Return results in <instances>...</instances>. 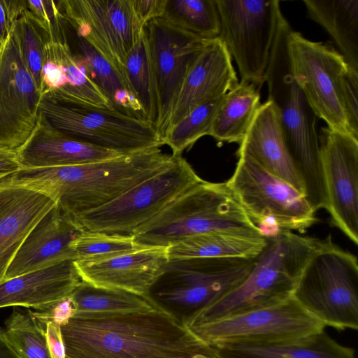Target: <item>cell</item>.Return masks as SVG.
Here are the masks:
<instances>
[{
  "mask_svg": "<svg viewBox=\"0 0 358 358\" xmlns=\"http://www.w3.org/2000/svg\"><path fill=\"white\" fill-rule=\"evenodd\" d=\"M66 358H218L167 311L71 317L61 327Z\"/></svg>",
  "mask_w": 358,
  "mask_h": 358,
  "instance_id": "obj_1",
  "label": "cell"
},
{
  "mask_svg": "<svg viewBox=\"0 0 358 358\" xmlns=\"http://www.w3.org/2000/svg\"><path fill=\"white\" fill-rule=\"evenodd\" d=\"M174 155L154 148L88 164L23 168L1 180L52 196L75 219L116 199L167 167Z\"/></svg>",
  "mask_w": 358,
  "mask_h": 358,
  "instance_id": "obj_2",
  "label": "cell"
},
{
  "mask_svg": "<svg viewBox=\"0 0 358 358\" xmlns=\"http://www.w3.org/2000/svg\"><path fill=\"white\" fill-rule=\"evenodd\" d=\"M292 29L281 15L271 49L264 82L273 104L282 135L293 165L303 183L305 196L317 210L327 208L317 116L293 76L287 38Z\"/></svg>",
  "mask_w": 358,
  "mask_h": 358,
  "instance_id": "obj_3",
  "label": "cell"
},
{
  "mask_svg": "<svg viewBox=\"0 0 358 358\" xmlns=\"http://www.w3.org/2000/svg\"><path fill=\"white\" fill-rule=\"evenodd\" d=\"M266 245L255 258L245 279L235 289L198 313L192 327L231 315L268 308L292 297L300 275L310 258L329 239L280 231L264 236Z\"/></svg>",
  "mask_w": 358,
  "mask_h": 358,
  "instance_id": "obj_4",
  "label": "cell"
},
{
  "mask_svg": "<svg viewBox=\"0 0 358 358\" xmlns=\"http://www.w3.org/2000/svg\"><path fill=\"white\" fill-rule=\"evenodd\" d=\"M287 47L294 80L317 117L358 138V72L329 43L310 41L292 29Z\"/></svg>",
  "mask_w": 358,
  "mask_h": 358,
  "instance_id": "obj_5",
  "label": "cell"
},
{
  "mask_svg": "<svg viewBox=\"0 0 358 358\" xmlns=\"http://www.w3.org/2000/svg\"><path fill=\"white\" fill-rule=\"evenodd\" d=\"M210 232L264 236L226 182L202 180L180 194L133 235L140 247L167 248Z\"/></svg>",
  "mask_w": 358,
  "mask_h": 358,
  "instance_id": "obj_6",
  "label": "cell"
},
{
  "mask_svg": "<svg viewBox=\"0 0 358 358\" xmlns=\"http://www.w3.org/2000/svg\"><path fill=\"white\" fill-rule=\"evenodd\" d=\"M254 259H170L162 266L145 296L187 327L200 312L238 287Z\"/></svg>",
  "mask_w": 358,
  "mask_h": 358,
  "instance_id": "obj_7",
  "label": "cell"
},
{
  "mask_svg": "<svg viewBox=\"0 0 358 358\" xmlns=\"http://www.w3.org/2000/svg\"><path fill=\"white\" fill-rule=\"evenodd\" d=\"M292 297L325 327L358 329V262L329 236L304 266Z\"/></svg>",
  "mask_w": 358,
  "mask_h": 358,
  "instance_id": "obj_8",
  "label": "cell"
},
{
  "mask_svg": "<svg viewBox=\"0 0 358 358\" xmlns=\"http://www.w3.org/2000/svg\"><path fill=\"white\" fill-rule=\"evenodd\" d=\"M203 180L181 155L165 169L134 185L110 202L75 221L85 230L133 235L183 192Z\"/></svg>",
  "mask_w": 358,
  "mask_h": 358,
  "instance_id": "obj_9",
  "label": "cell"
},
{
  "mask_svg": "<svg viewBox=\"0 0 358 358\" xmlns=\"http://www.w3.org/2000/svg\"><path fill=\"white\" fill-rule=\"evenodd\" d=\"M226 182L264 236L280 231L303 232L317 220L303 193L246 157H238Z\"/></svg>",
  "mask_w": 358,
  "mask_h": 358,
  "instance_id": "obj_10",
  "label": "cell"
},
{
  "mask_svg": "<svg viewBox=\"0 0 358 358\" xmlns=\"http://www.w3.org/2000/svg\"><path fill=\"white\" fill-rule=\"evenodd\" d=\"M220 30L218 38L235 59L241 81L259 87L265 73L281 15L278 0H216Z\"/></svg>",
  "mask_w": 358,
  "mask_h": 358,
  "instance_id": "obj_11",
  "label": "cell"
},
{
  "mask_svg": "<svg viewBox=\"0 0 358 358\" xmlns=\"http://www.w3.org/2000/svg\"><path fill=\"white\" fill-rule=\"evenodd\" d=\"M39 111L58 131L122 155L164 145L152 123L116 110L67 105L43 96Z\"/></svg>",
  "mask_w": 358,
  "mask_h": 358,
  "instance_id": "obj_12",
  "label": "cell"
},
{
  "mask_svg": "<svg viewBox=\"0 0 358 358\" xmlns=\"http://www.w3.org/2000/svg\"><path fill=\"white\" fill-rule=\"evenodd\" d=\"M325 325L293 297L277 305L196 325L189 329L212 347L227 343H267L296 340Z\"/></svg>",
  "mask_w": 358,
  "mask_h": 358,
  "instance_id": "obj_13",
  "label": "cell"
},
{
  "mask_svg": "<svg viewBox=\"0 0 358 358\" xmlns=\"http://www.w3.org/2000/svg\"><path fill=\"white\" fill-rule=\"evenodd\" d=\"M57 2L62 18L113 66L130 87L125 57L145 29L135 14L131 0Z\"/></svg>",
  "mask_w": 358,
  "mask_h": 358,
  "instance_id": "obj_14",
  "label": "cell"
},
{
  "mask_svg": "<svg viewBox=\"0 0 358 358\" xmlns=\"http://www.w3.org/2000/svg\"><path fill=\"white\" fill-rule=\"evenodd\" d=\"M42 95L23 57L16 22L0 48V147L16 151L33 131Z\"/></svg>",
  "mask_w": 358,
  "mask_h": 358,
  "instance_id": "obj_15",
  "label": "cell"
},
{
  "mask_svg": "<svg viewBox=\"0 0 358 358\" xmlns=\"http://www.w3.org/2000/svg\"><path fill=\"white\" fill-rule=\"evenodd\" d=\"M145 30L157 97V116L155 127L162 138L184 80L210 39L199 38L161 17L150 21Z\"/></svg>",
  "mask_w": 358,
  "mask_h": 358,
  "instance_id": "obj_16",
  "label": "cell"
},
{
  "mask_svg": "<svg viewBox=\"0 0 358 358\" xmlns=\"http://www.w3.org/2000/svg\"><path fill=\"white\" fill-rule=\"evenodd\" d=\"M327 210L331 224L358 243V138L322 127L318 134Z\"/></svg>",
  "mask_w": 358,
  "mask_h": 358,
  "instance_id": "obj_17",
  "label": "cell"
},
{
  "mask_svg": "<svg viewBox=\"0 0 358 358\" xmlns=\"http://www.w3.org/2000/svg\"><path fill=\"white\" fill-rule=\"evenodd\" d=\"M238 83L225 44L218 37L209 40L184 80L166 131L194 108L224 95Z\"/></svg>",
  "mask_w": 358,
  "mask_h": 358,
  "instance_id": "obj_18",
  "label": "cell"
},
{
  "mask_svg": "<svg viewBox=\"0 0 358 358\" xmlns=\"http://www.w3.org/2000/svg\"><path fill=\"white\" fill-rule=\"evenodd\" d=\"M84 231L56 203L27 236L3 281L62 261H74L71 244Z\"/></svg>",
  "mask_w": 358,
  "mask_h": 358,
  "instance_id": "obj_19",
  "label": "cell"
},
{
  "mask_svg": "<svg viewBox=\"0 0 358 358\" xmlns=\"http://www.w3.org/2000/svg\"><path fill=\"white\" fill-rule=\"evenodd\" d=\"M166 248H144L106 260L75 261L82 281L94 287L145 296L167 261Z\"/></svg>",
  "mask_w": 358,
  "mask_h": 358,
  "instance_id": "obj_20",
  "label": "cell"
},
{
  "mask_svg": "<svg viewBox=\"0 0 358 358\" xmlns=\"http://www.w3.org/2000/svg\"><path fill=\"white\" fill-rule=\"evenodd\" d=\"M16 152L24 168L79 165L122 155L58 131L40 111L30 136Z\"/></svg>",
  "mask_w": 358,
  "mask_h": 358,
  "instance_id": "obj_21",
  "label": "cell"
},
{
  "mask_svg": "<svg viewBox=\"0 0 358 358\" xmlns=\"http://www.w3.org/2000/svg\"><path fill=\"white\" fill-rule=\"evenodd\" d=\"M56 203L35 189L0 185V283L27 236Z\"/></svg>",
  "mask_w": 358,
  "mask_h": 358,
  "instance_id": "obj_22",
  "label": "cell"
},
{
  "mask_svg": "<svg viewBox=\"0 0 358 358\" xmlns=\"http://www.w3.org/2000/svg\"><path fill=\"white\" fill-rule=\"evenodd\" d=\"M73 260H64L0 283V308L42 310L68 297L80 282Z\"/></svg>",
  "mask_w": 358,
  "mask_h": 358,
  "instance_id": "obj_23",
  "label": "cell"
},
{
  "mask_svg": "<svg viewBox=\"0 0 358 358\" xmlns=\"http://www.w3.org/2000/svg\"><path fill=\"white\" fill-rule=\"evenodd\" d=\"M238 145V157L243 156L252 159L268 173L304 194L303 183L287 151L272 102L266 100L261 104Z\"/></svg>",
  "mask_w": 358,
  "mask_h": 358,
  "instance_id": "obj_24",
  "label": "cell"
},
{
  "mask_svg": "<svg viewBox=\"0 0 358 358\" xmlns=\"http://www.w3.org/2000/svg\"><path fill=\"white\" fill-rule=\"evenodd\" d=\"M215 348L218 358H355L353 348L338 343L324 330L292 341L227 343Z\"/></svg>",
  "mask_w": 358,
  "mask_h": 358,
  "instance_id": "obj_25",
  "label": "cell"
},
{
  "mask_svg": "<svg viewBox=\"0 0 358 358\" xmlns=\"http://www.w3.org/2000/svg\"><path fill=\"white\" fill-rule=\"evenodd\" d=\"M62 21L64 40L71 50L82 58L92 80L110 100L113 108L145 120L136 97L118 72L63 18Z\"/></svg>",
  "mask_w": 358,
  "mask_h": 358,
  "instance_id": "obj_26",
  "label": "cell"
},
{
  "mask_svg": "<svg viewBox=\"0 0 358 358\" xmlns=\"http://www.w3.org/2000/svg\"><path fill=\"white\" fill-rule=\"evenodd\" d=\"M44 52L60 65L65 86L59 92L43 96L67 105L115 110L92 80L82 58L71 50L65 40L63 42L48 41Z\"/></svg>",
  "mask_w": 358,
  "mask_h": 358,
  "instance_id": "obj_27",
  "label": "cell"
},
{
  "mask_svg": "<svg viewBox=\"0 0 358 358\" xmlns=\"http://www.w3.org/2000/svg\"><path fill=\"white\" fill-rule=\"evenodd\" d=\"M308 17L335 41L349 66L358 72V0H303Z\"/></svg>",
  "mask_w": 358,
  "mask_h": 358,
  "instance_id": "obj_28",
  "label": "cell"
},
{
  "mask_svg": "<svg viewBox=\"0 0 358 358\" xmlns=\"http://www.w3.org/2000/svg\"><path fill=\"white\" fill-rule=\"evenodd\" d=\"M260 88L255 84L241 81L225 94L209 135L218 144L241 142L262 104Z\"/></svg>",
  "mask_w": 358,
  "mask_h": 358,
  "instance_id": "obj_29",
  "label": "cell"
},
{
  "mask_svg": "<svg viewBox=\"0 0 358 358\" xmlns=\"http://www.w3.org/2000/svg\"><path fill=\"white\" fill-rule=\"evenodd\" d=\"M266 243L264 236L210 232L192 236L166 248L167 257L217 258L241 257L254 259Z\"/></svg>",
  "mask_w": 358,
  "mask_h": 358,
  "instance_id": "obj_30",
  "label": "cell"
},
{
  "mask_svg": "<svg viewBox=\"0 0 358 358\" xmlns=\"http://www.w3.org/2000/svg\"><path fill=\"white\" fill-rule=\"evenodd\" d=\"M70 297L75 307L73 317H76L131 313L157 307L145 296L96 287L82 280Z\"/></svg>",
  "mask_w": 358,
  "mask_h": 358,
  "instance_id": "obj_31",
  "label": "cell"
},
{
  "mask_svg": "<svg viewBox=\"0 0 358 358\" xmlns=\"http://www.w3.org/2000/svg\"><path fill=\"white\" fill-rule=\"evenodd\" d=\"M125 71L130 87L141 107L144 119L155 125L157 116V97L145 29L126 55Z\"/></svg>",
  "mask_w": 358,
  "mask_h": 358,
  "instance_id": "obj_32",
  "label": "cell"
},
{
  "mask_svg": "<svg viewBox=\"0 0 358 358\" xmlns=\"http://www.w3.org/2000/svg\"><path fill=\"white\" fill-rule=\"evenodd\" d=\"M161 18L203 39H213L220 34L216 0H166Z\"/></svg>",
  "mask_w": 358,
  "mask_h": 358,
  "instance_id": "obj_33",
  "label": "cell"
},
{
  "mask_svg": "<svg viewBox=\"0 0 358 358\" xmlns=\"http://www.w3.org/2000/svg\"><path fill=\"white\" fill-rule=\"evenodd\" d=\"M224 95L196 107L167 130L162 141L164 145L171 148V155H181L200 138L210 135L214 117Z\"/></svg>",
  "mask_w": 358,
  "mask_h": 358,
  "instance_id": "obj_34",
  "label": "cell"
},
{
  "mask_svg": "<svg viewBox=\"0 0 358 358\" xmlns=\"http://www.w3.org/2000/svg\"><path fill=\"white\" fill-rule=\"evenodd\" d=\"M75 261L94 262L130 253L143 248L131 235L108 234L85 231L71 244Z\"/></svg>",
  "mask_w": 358,
  "mask_h": 358,
  "instance_id": "obj_35",
  "label": "cell"
},
{
  "mask_svg": "<svg viewBox=\"0 0 358 358\" xmlns=\"http://www.w3.org/2000/svg\"><path fill=\"white\" fill-rule=\"evenodd\" d=\"M5 324L8 339L22 358H50L44 329L29 311L14 308Z\"/></svg>",
  "mask_w": 358,
  "mask_h": 358,
  "instance_id": "obj_36",
  "label": "cell"
},
{
  "mask_svg": "<svg viewBox=\"0 0 358 358\" xmlns=\"http://www.w3.org/2000/svg\"><path fill=\"white\" fill-rule=\"evenodd\" d=\"M16 24L24 62L37 89L43 96V52L45 44L50 41L49 36L27 8L20 15Z\"/></svg>",
  "mask_w": 358,
  "mask_h": 358,
  "instance_id": "obj_37",
  "label": "cell"
},
{
  "mask_svg": "<svg viewBox=\"0 0 358 358\" xmlns=\"http://www.w3.org/2000/svg\"><path fill=\"white\" fill-rule=\"evenodd\" d=\"M27 8L48 33L50 41H64L62 17L57 1L27 0Z\"/></svg>",
  "mask_w": 358,
  "mask_h": 358,
  "instance_id": "obj_38",
  "label": "cell"
},
{
  "mask_svg": "<svg viewBox=\"0 0 358 358\" xmlns=\"http://www.w3.org/2000/svg\"><path fill=\"white\" fill-rule=\"evenodd\" d=\"M30 315L43 327L52 322L62 327L73 317L75 307L70 295L42 310H29Z\"/></svg>",
  "mask_w": 358,
  "mask_h": 358,
  "instance_id": "obj_39",
  "label": "cell"
},
{
  "mask_svg": "<svg viewBox=\"0 0 358 358\" xmlns=\"http://www.w3.org/2000/svg\"><path fill=\"white\" fill-rule=\"evenodd\" d=\"M27 9V0H0V48L11 28Z\"/></svg>",
  "mask_w": 358,
  "mask_h": 358,
  "instance_id": "obj_40",
  "label": "cell"
},
{
  "mask_svg": "<svg viewBox=\"0 0 358 358\" xmlns=\"http://www.w3.org/2000/svg\"><path fill=\"white\" fill-rule=\"evenodd\" d=\"M166 0H131L134 10L143 27L164 14Z\"/></svg>",
  "mask_w": 358,
  "mask_h": 358,
  "instance_id": "obj_41",
  "label": "cell"
},
{
  "mask_svg": "<svg viewBox=\"0 0 358 358\" xmlns=\"http://www.w3.org/2000/svg\"><path fill=\"white\" fill-rule=\"evenodd\" d=\"M50 358H66L61 327L52 322L43 326Z\"/></svg>",
  "mask_w": 358,
  "mask_h": 358,
  "instance_id": "obj_42",
  "label": "cell"
},
{
  "mask_svg": "<svg viewBox=\"0 0 358 358\" xmlns=\"http://www.w3.org/2000/svg\"><path fill=\"white\" fill-rule=\"evenodd\" d=\"M23 168L16 151L0 147V180Z\"/></svg>",
  "mask_w": 358,
  "mask_h": 358,
  "instance_id": "obj_43",
  "label": "cell"
},
{
  "mask_svg": "<svg viewBox=\"0 0 358 358\" xmlns=\"http://www.w3.org/2000/svg\"><path fill=\"white\" fill-rule=\"evenodd\" d=\"M0 358H22L7 338L5 329L0 327Z\"/></svg>",
  "mask_w": 358,
  "mask_h": 358,
  "instance_id": "obj_44",
  "label": "cell"
}]
</instances>
